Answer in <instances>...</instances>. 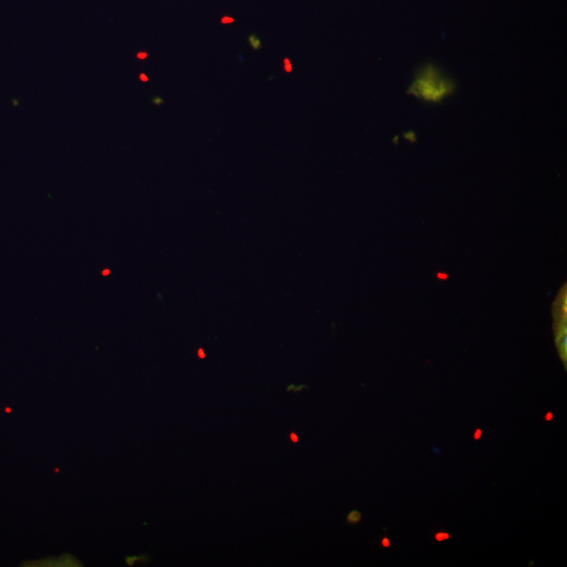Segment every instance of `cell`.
<instances>
[{
	"label": "cell",
	"mask_w": 567,
	"mask_h": 567,
	"mask_svg": "<svg viewBox=\"0 0 567 567\" xmlns=\"http://www.w3.org/2000/svg\"><path fill=\"white\" fill-rule=\"evenodd\" d=\"M382 544H383L384 548H389V546H390V540H389L388 538H384V539L382 540Z\"/></svg>",
	"instance_id": "cell-7"
},
{
	"label": "cell",
	"mask_w": 567,
	"mask_h": 567,
	"mask_svg": "<svg viewBox=\"0 0 567 567\" xmlns=\"http://www.w3.org/2000/svg\"><path fill=\"white\" fill-rule=\"evenodd\" d=\"M449 538H450V535L448 533H445V532H440V533L435 535V539L438 542L448 540Z\"/></svg>",
	"instance_id": "cell-4"
},
{
	"label": "cell",
	"mask_w": 567,
	"mask_h": 567,
	"mask_svg": "<svg viewBox=\"0 0 567 567\" xmlns=\"http://www.w3.org/2000/svg\"><path fill=\"white\" fill-rule=\"evenodd\" d=\"M362 520V514L359 511H352L351 513H349V515L347 516V521L350 524H356L359 523Z\"/></svg>",
	"instance_id": "cell-3"
},
{
	"label": "cell",
	"mask_w": 567,
	"mask_h": 567,
	"mask_svg": "<svg viewBox=\"0 0 567 567\" xmlns=\"http://www.w3.org/2000/svg\"><path fill=\"white\" fill-rule=\"evenodd\" d=\"M290 438L293 441V443H299V437L296 433H291Z\"/></svg>",
	"instance_id": "cell-5"
},
{
	"label": "cell",
	"mask_w": 567,
	"mask_h": 567,
	"mask_svg": "<svg viewBox=\"0 0 567 567\" xmlns=\"http://www.w3.org/2000/svg\"><path fill=\"white\" fill-rule=\"evenodd\" d=\"M455 87L451 80L441 75L434 67L420 72L409 93L427 101H440L452 94Z\"/></svg>",
	"instance_id": "cell-1"
},
{
	"label": "cell",
	"mask_w": 567,
	"mask_h": 567,
	"mask_svg": "<svg viewBox=\"0 0 567 567\" xmlns=\"http://www.w3.org/2000/svg\"><path fill=\"white\" fill-rule=\"evenodd\" d=\"M553 417H554L553 413L549 412L548 414L545 415L544 418H545L546 422H551Z\"/></svg>",
	"instance_id": "cell-6"
},
{
	"label": "cell",
	"mask_w": 567,
	"mask_h": 567,
	"mask_svg": "<svg viewBox=\"0 0 567 567\" xmlns=\"http://www.w3.org/2000/svg\"><path fill=\"white\" fill-rule=\"evenodd\" d=\"M560 300L556 305V315H559L560 321L556 329V344L559 349L562 361L566 362V293H560Z\"/></svg>",
	"instance_id": "cell-2"
},
{
	"label": "cell",
	"mask_w": 567,
	"mask_h": 567,
	"mask_svg": "<svg viewBox=\"0 0 567 567\" xmlns=\"http://www.w3.org/2000/svg\"><path fill=\"white\" fill-rule=\"evenodd\" d=\"M437 278L440 280H447L448 276L445 273H438Z\"/></svg>",
	"instance_id": "cell-8"
},
{
	"label": "cell",
	"mask_w": 567,
	"mask_h": 567,
	"mask_svg": "<svg viewBox=\"0 0 567 567\" xmlns=\"http://www.w3.org/2000/svg\"><path fill=\"white\" fill-rule=\"evenodd\" d=\"M480 437H481V430L477 429L476 432H475L474 438L476 440H478V439H480Z\"/></svg>",
	"instance_id": "cell-9"
}]
</instances>
